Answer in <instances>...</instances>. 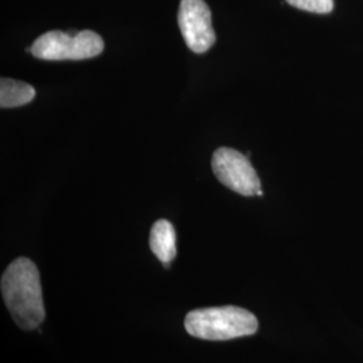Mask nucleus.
Instances as JSON below:
<instances>
[{"instance_id": "f257e3e1", "label": "nucleus", "mask_w": 363, "mask_h": 363, "mask_svg": "<svg viewBox=\"0 0 363 363\" xmlns=\"http://www.w3.org/2000/svg\"><path fill=\"white\" fill-rule=\"evenodd\" d=\"M1 295L13 322L34 330L45 320V306L37 265L26 257L13 261L1 276Z\"/></svg>"}, {"instance_id": "f03ea898", "label": "nucleus", "mask_w": 363, "mask_h": 363, "mask_svg": "<svg viewBox=\"0 0 363 363\" xmlns=\"http://www.w3.org/2000/svg\"><path fill=\"white\" fill-rule=\"evenodd\" d=\"M186 331L205 340H230L257 333V318L241 307L225 306L189 312L184 319Z\"/></svg>"}, {"instance_id": "7ed1b4c3", "label": "nucleus", "mask_w": 363, "mask_h": 363, "mask_svg": "<svg viewBox=\"0 0 363 363\" xmlns=\"http://www.w3.org/2000/svg\"><path fill=\"white\" fill-rule=\"evenodd\" d=\"M30 52L45 61H79L100 55L104 52V40L91 30L76 34L49 31L35 39Z\"/></svg>"}, {"instance_id": "20e7f679", "label": "nucleus", "mask_w": 363, "mask_h": 363, "mask_svg": "<svg viewBox=\"0 0 363 363\" xmlns=\"http://www.w3.org/2000/svg\"><path fill=\"white\" fill-rule=\"evenodd\" d=\"M211 167L217 179L235 193L245 196L264 194L259 175L247 156L233 148H218L213 154Z\"/></svg>"}, {"instance_id": "39448f33", "label": "nucleus", "mask_w": 363, "mask_h": 363, "mask_svg": "<svg viewBox=\"0 0 363 363\" xmlns=\"http://www.w3.org/2000/svg\"><path fill=\"white\" fill-rule=\"evenodd\" d=\"M178 23L186 45L191 52H208L216 42L211 13L203 0H181Z\"/></svg>"}, {"instance_id": "423d86ee", "label": "nucleus", "mask_w": 363, "mask_h": 363, "mask_svg": "<svg viewBox=\"0 0 363 363\" xmlns=\"http://www.w3.org/2000/svg\"><path fill=\"white\" fill-rule=\"evenodd\" d=\"M150 247L164 268L177 256V233L172 223L167 220H156L150 234Z\"/></svg>"}, {"instance_id": "0eeeda50", "label": "nucleus", "mask_w": 363, "mask_h": 363, "mask_svg": "<svg viewBox=\"0 0 363 363\" xmlns=\"http://www.w3.org/2000/svg\"><path fill=\"white\" fill-rule=\"evenodd\" d=\"M35 97V89L26 82L11 78L0 79V106L15 108L28 104Z\"/></svg>"}, {"instance_id": "6e6552de", "label": "nucleus", "mask_w": 363, "mask_h": 363, "mask_svg": "<svg viewBox=\"0 0 363 363\" xmlns=\"http://www.w3.org/2000/svg\"><path fill=\"white\" fill-rule=\"evenodd\" d=\"M286 3L308 13H328L334 9V0H286Z\"/></svg>"}]
</instances>
